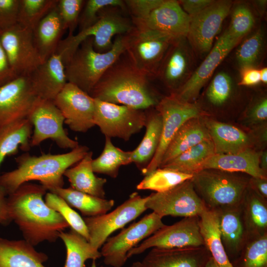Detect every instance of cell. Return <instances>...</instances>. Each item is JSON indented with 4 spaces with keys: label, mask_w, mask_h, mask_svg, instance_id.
I'll list each match as a JSON object with an SVG mask.
<instances>
[{
    "label": "cell",
    "mask_w": 267,
    "mask_h": 267,
    "mask_svg": "<svg viewBox=\"0 0 267 267\" xmlns=\"http://www.w3.org/2000/svg\"><path fill=\"white\" fill-rule=\"evenodd\" d=\"M46 189L41 184L25 182L8 195L10 219L18 225L24 240L33 246L54 242L69 226L64 218L43 199Z\"/></svg>",
    "instance_id": "obj_1"
},
{
    "label": "cell",
    "mask_w": 267,
    "mask_h": 267,
    "mask_svg": "<svg viewBox=\"0 0 267 267\" xmlns=\"http://www.w3.org/2000/svg\"><path fill=\"white\" fill-rule=\"evenodd\" d=\"M89 95L94 99L146 110L159 100L149 78L129 58L126 51L104 73Z\"/></svg>",
    "instance_id": "obj_2"
},
{
    "label": "cell",
    "mask_w": 267,
    "mask_h": 267,
    "mask_svg": "<svg viewBox=\"0 0 267 267\" xmlns=\"http://www.w3.org/2000/svg\"><path fill=\"white\" fill-rule=\"evenodd\" d=\"M89 151L87 146L79 145L63 154L35 156L24 153L15 158L17 165L15 169L0 175V184L7 195L32 180L39 181L49 191L63 187L65 171L79 162Z\"/></svg>",
    "instance_id": "obj_3"
},
{
    "label": "cell",
    "mask_w": 267,
    "mask_h": 267,
    "mask_svg": "<svg viewBox=\"0 0 267 267\" xmlns=\"http://www.w3.org/2000/svg\"><path fill=\"white\" fill-rule=\"evenodd\" d=\"M130 33L116 36L112 48L104 53L94 49L92 37L83 41L65 65L67 82L89 94L104 73L126 51Z\"/></svg>",
    "instance_id": "obj_4"
},
{
    "label": "cell",
    "mask_w": 267,
    "mask_h": 267,
    "mask_svg": "<svg viewBox=\"0 0 267 267\" xmlns=\"http://www.w3.org/2000/svg\"><path fill=\"white\" fill-rule=\"evenodd\" d=\"M126 11L118 6H109L100 10L99 19L91 27L79 31L74 35H68L61 40L56 53L62 57L65 65L70 59L82 42L89 37L93 38L94 49L98 52L109 50L113 44V38L126 34L134 27L130 17Z\"/></svg>",
    "instance_id": "obj_5"
},
{
    "label": "cell",
    "mask_w": 267,
    "mask_h": 267,
    "mask_svg": "<svg viewBox=\"0 0 267 267\" xmlns=\"http://www.w3.org/2000/svg\"><path fill=\"white\" fill-rule=\"evenodd\" d=\"M236 173L206 169L194 174L191 181L207 207L215 210L239 208L249 186L250 178Z\"/></svg>",
    "instance_id": "obj_6"
},
{
    "label": "cell",
    "mask_w": 267,
    "mask_h": 267,
    "mask_svg": "<svg viewBox=\"0 0 267 267\" xmlns=\"http://www.w3.org/2000/svg\"><path fill=\"white\" fill-rule=\"evenodd\" d=\"M130 36L126 50L129 58L149 79L156 78L160 65L177 37L135 26L130 32Z\"/></svg>",
    "instance_id": "obj_7"
},
{
    "label": "cell",
    "mask_w": 267,
    "mask_h": 267,
    "mask_svg": "<svg viewBox=\"0 0 267 267\" xmlns=\"http://www.w3.org/2000/svg\"><path fill=\"white\" fill-rule=\"evenodd\" d=\"M155 107L162 118L161 136L153 158L148 166L141 171L144 176L159 168L169 143L185 122L207 115L198 102L183 101L173 93L161 98Z\"/></svg>",
    "instance_id": "obj_8"
},
{
    "label": "cell",
    "mask_w": 267,
    "mask_h": 267,
    "mask_svg": "<svg viewBox=\"0 0 267 267\" xmlns=\"http://www.w3.org/2000/svg\"><path fill=\"white\" fill-rule=\"evenodd\" d=\"M95 99L93 121L105 136L128 141L145 126V111Z\"/></svg>",
    "instance_id": "obj_9"
},
{
    "label": "cell",
    "mask_w": 267,
    "mask_h": 267,
    "mask_svg": "<svg viewBox=\"0 0 267 267\" xmlns=\"http://www.w3.org/2000/svg\"><path fill=\"white\" fill-rule=\"evenodd\" d=\"M162 219L152 212L124 228L116 235L108 238L100 251L104 263L111 267H123L132 249L165 225Z\"/></svg>",
    "instance_id": "obj_10"
},
{
    "label": "cell",
    "mask_w": 267,
    "mask_h": 267,
    "mask_svg": "<svg viewBox=\"0 0 267 267\" xmlns=\"http://www.w3.org/2000/svg\"><path fill=\"white\" fill-rule=\"evenodd\" d=\"M233 2L229 0H214L201 12L190 17L186 38L197 58L203 59L211 51Z\"/></svg>",
    "instance_id": "obj_11"
},
{
    "label": "cell",
    "mask_w": 267,
    "mask_h": 267,
    "mask_svg": "<svg viewBox=\"0 0 267 267\" xmlns=\"http://www.w3.org/2000/svg\"><path fill=\"white\" fill-rule=\"evenodd\" d=\"M147 199V196L142 197L137 192H134L112 212L84 218L90 245L98 250L113 232L122 228L147 210L145 206Z\"/></svg>",
    "instance_id": "obj_12"
},
{
    "label": "cell",
    "mask_w": 267,
    "mask_h": 267,
    "mask_svg": "<svg viewBox=\"0 0 267 267\" xmlns=\"http://www.w3.org/2000/svg\"><path fill=\"white\" fill-rule=\"evenodd\" d=\"M162 218L165 216H199L207 207L196 192L191 179L164 192L153 193L145 204Z\"/></svg>",
    "instance_id": "obj_13"
},
{
    "label": "cell",
    "mask_w": 267,
    "mask_h": 267,
    "mask_svg": "<svg viewBox=\"0 0 267 267\" xmlns=\"http://www.w3.org/2000/svg\"><path fill=\"white\" fill-rule=\"evenodd\" d=\"M199 219V216L186 217L172 225H165L132 249L128 252L127 258L140 254L153 248L170 249L204 246Z\"/></svg>",
    "instance_id": "obj_14"
},
{
    "label": "cell",
    "mask_w": 267,
    "mask_h": 267,
    "mask_svg": "<svg viewBox=\"0 0 267 267\" xmlns=\"http://www.w3.org/2000/svg\"><path fill=\"white\" fill-rule=\"evenodd\" d=\"M27 118L34 128L31 147L38 146L48 139L62 149L72 150L79 145L67 135L63 128L64 118L53 101L40 99Z\"/></svg>",
    "instance_id": "obj_15"
},
{
    "label": "cell",
    "mask_w": 267,
    "mask_h": 267,
    "mask_svg": "<svg viewBox=\"0 0 267 267\" xmlns=\"http://www.w3.org/2000/svg\"><path fill=\"white\" fill-rule=\"evenodd\" d=\"M0 39L10 67L17 76L29 75L43 62L35 46L32 30L17 24L0 31Z\"/></svg>",
    "instance_id": "obj_16"
},
{
    "label": "cell",
    "mask_w": 267,
    "mask_h": 267,
    "mask_svg": "<svg viewBox=\"0 0 267 267\" xmlns=\"http://www.w3.org/2000/svg\"><path fill=\"white\" fill-rule=\"evenodd\" d=\"M29 75H19L0 86V129L27 118L38 100Z\"/></svg>",
    "instance_id": "obj_17"
},
{
    "label": "cell",
    "mask_w": 267,
    "mask_h": 267,
    "mask_svg": "<svg viewBox=\"0 0 267 267\" xmlns=\"http://www.w3.org/2000/svg\"><path fill=\"white\" fill-rule=\"evenodd\" d=\"M196 56L186 37H177L167 50L156 78L173 93L191 77L196 69Z\"/></svg>",
    "instance_id": "obj_18"
},
{
    "label": "cell",
    "mask_w": 267,
    "mask_h": 267,
    "mask_svg": "<svg viewBox=\"0 0 267 267\" xmlns=\"http://www.w3.org/2000/svg\"><path fill=\"white\" fill-rule=\"evenodd\" d=\"M53 102L72 131L84 133L95 126V99L75 85L67 82Z\"/></svg>",
    "instance_id": "obj_19"
},
{
    "label": "cell",
    "mask_w": 267,
    "mask_h": 267,
    "mask_svg": "<svg viewBox=\"0 0 267 267\" xmlns=\"http://www.w3.org/2000/svg\"><path fill=\"white\" fill-rule=\"evenodd\" d=\"M239 43L232 39L225 30L189 80L173 94L183 101L195 102L202 89L211 79L218 66Z\"/></svg>",
    "instance_id": "obj_20"
},
{
    "label": "cell",
    "mask_w": 267,
    "mask_h": 267,
    "mask_svg": "<svg viewBox=\"0 0 267 267\" xmlns=\"http://www.w3.org/2000/svg\"><path fill=\"white\" fill-rule=\"evenodd\" d=\"M191 17L182 9L178 0H163L146 20L134 25L135 27L159 31L177 37H186Z\"/></svg>",
    "instance_id": "obj_21"
},
{
    "label": "cell",
    "mask_w": 267,
    "mask_h": 267,
    "mask_svg": "<svg viewBox=\"0 0 267 267\" xmlns=\"http://www.w3.org/2000/svg\"><path fill=\"white\" fill-rule=\"evenodd\" d=\"M32 88L40 99L52 100L68 82L61 56L55 53L30 75Z\"/></svg>",
    "instance_id": "obj_22"
},
{
    "label": "cell",
    "mask_w": 267,
    "mask_h": 267,
    "mask_svg": "<svg viewBox=\"0 0 267 267\" xmlns=\"http://www.w3.org/2000/svg\"><path fill=\"white\" fill-rule=\"evenodd\" d=\"M211 255L206 247L153 248L141 262L143 267H204Z\"/></svg>",
    "instance_id": "obj_23"
},
{
    "label": "cell",
    "mask_w": 267,
    "mask_h": 267,
    "mask_svg": "<svg viewBox=\"0 0 267 267\" xmlns=\"http://www.w3.org/2000/svg\"><path fill=\"white\" fill-rule=\"evenodd\" d=\"M260 154L252 148L235 154H214L204 162L201 171L215 169L243 173L252 178H267L266 172L260 166Z\"/></svg>",
    "instance_id": "obj_24"
},
{
    "label": "cell",
    "mask_w": 267,
    "mask_h": 267,
    "mask_svg": "<svg viewBox=\"0 0 267 267\" xmlns=\"http://www.w3.org/2000/svg\"><path fill=\"white\" fill-rule=\"evenodd\" d=\"M215 154H235L251 148V137L242 130L230 124L203 117Z\"/></svg>",
    "instance_id": "obj_25"
},
{
    "label": "cell",
    "mask_w": 267,
    "mask_h": 267,
    "mask_svg": "<svg viewBox=\"0 0 267 267\" xmlns=\"http://www.w3.org/2000/svg\"><path fill=\"white\" fill-rule=\"evenodd\" d=\"M203 117L190 119L180 127L167 148L159 168L190 148L211 139Z\"/></svg>",
    "instance_id": "obj_26"
},
{
    "label": "cell",
    "mask_w": 267,
    "mask_h": 267,
    "mask_svg": "<svg viewBox=\"0 0 267 267\" xmlns=\"http://www.w3.org/2000/svg\"><path fill=\"white\" fill-rule=\"evenodd\" d=\"M47 259L25 240L0 238V267H45Z\"/></svg>",
    "instance_id": "obj_27"
},
{
    "label": "cell",
    "mask_w": 267,
    "mask_h": 267,
    "mask_svg": "<svg viewBox=\"0 0 267 267\" xmlns=\"http://www.w3.org/2000/svg\"><path fill=\"white\" fill-rule=\"evenodd\" d=\"M64 31L56 6L33 30L34 42L43 62L56 52Z\"/></svg>",
    "instance_id": "obj_28"
},
{
    "label": "cell",
    "mask_w": 267,
    "mask_h": 267,
    "mask_svg": "<svg viewBox=\"0 0 267 267\" xmlns=\"http://www.w3.org/2000/svg\"><path fill=\"white\" fill-rule=\"evenodd\" d=\"M92 160V152L89 151L76 165L67 169L64 176L68 178L72 188L105 198L104 186L107 179L94 175L91 165Z\"/></svg>",
    "instance_id": "obj_29"
},
{
    "label": "cell",
    "mask_w": 267,
    "mask_h": 267,
    "mask_svg": "<svg viewBox=\"0 0 267 267\" xmlns=\"http://www.w3.org/2000/svg\"><path fill=\"white\" fill-rule=\"evenodd\" d=\"M200 231L204 246L219 267H234L223 245L217 210L206 207L199 216Z\"/></svg>",
    "instance_id": "obj_30"
},
{
    "label": "cell",
    "mask_w": 267,
    "mask_h": 267,
    "mask_svg": "<svg viewBox=\"0 0 267 267\" xmlns=\"http://www.w3.org/2000/svg\"><path fill=\"white\" fill-rule=\"evenodd\" d=\"M145 110L146 115V132L138 146L132 151V161L141 171L145 168L153 158L158 148L162 129V118L155 109Z\"/></svg>",
    "instance_id": "obj_31"
},
{
    "label": "cell",
    "mask_w": 267,
    "mask_h": 267,
    "mask_svg": "<svg viewBox=\"0 0 267 267\" xmlns=\"http://www.w3.org/2000/svg\"><path fill=\"white\" fill-rule=\"evenodd\" d=\"M240 209L241 207L217 210L222 241L228 257L237 255L242 247L245 230Z\"/></svg>",
    "instance_id": "obj_32"
},
{
    "label": "cell",
    "mask_w": 267,
    "mask_h": 267,
    "mask_svg": "<svg viewBox=\"0 0 267 267\" xmlns=\"http://www.w3.org/2000/svg\"><path fill=\"white\" fill-rule=\"evenodd\" d=\"M33 125L28 119L15 122L0 129V167L4 159L16 154L19 149L31 148Z\"/></svg>",
    "instance_id": "obj_33"
},
{
    "label": "cell",
    "mask_w": 267,
    "mask_h": 267,
    "mask_svg": "<svg viewBox=\"0 0 267 267\" xmlns=\"http://www.w3.org/2000/svg\"><path fill=\"white\" fill-rule=\"evenodd\" d=\"M49 192L64 199L69 206L79 210L87 217H95L107 213L115 204L113 199H106L76 190L71 187H58Z\"/></svg>",
    "instance_id": "obj_34"
},
{
    "label": "cell",
    "mask_w": 267,
    "mask_h": 267,
    "mask_svg": "<svg viewBox=\"0 0 267 267\" xmlns=\"http://www.w3.org/2000/svg\"><path fill=\"white\" fill-rule=\"evenodd\" d=\"M58 237L62 239L66 249L64 267H85L87 260H96L101 257L98 250L93 248L84 237L72 229L68 232L61 231Z\"/></svg>",
    "instance_id": "obj_35"
},
{
    "label": "cell",
    "mask_w": 267,
    "mask_h": 267,
    "mask_svg": "<svg viewBox=\"0 0 267 267\" xmlns=\"http://www.w3.org/2000/svg\"><path fill=\"white\" fill-rule=\"evenodd\" d=\"M244 207V226L252 237L266 233L267 228V206L265 199L249 186L242 205Z\"/></svg>",
    "instance_id": "obj_36"
},
{
    "label": "cell",
    "mask_w": 267,
    "mask_h": 267,
    "mask_svg": "<svg viewBox=\"0 0 267 267\" xmlns=\"http://www.w3.org/2000/svg\"><path fill=\"white\" fill-rule=\"evenodd\" d=\"M235 47L234 60L240 70L247 68H257L264 57L265 37L261 27L252 32Z\"/></svg>",
    "instance_id": "obj_37"
},
{
    "label": "cell",
    "mask_w": 267,
    "mask_h": 267,
    "mask_svg": "<svg viewBox=\"0 0 267 267\" xmlns=\"http://www.w3.org/2000/svg\"><path fill=\"white\" fill-rule=\"evenodd\" d=\"M214 154V145L210 139L187 150L161 168L194 175L201 171L204 162Z\"/></svg>",
    "instance_id": "obj_38"
},
{
    "label": "cell",
    "mask_w": 267,
    "mask_h": 267,
    "mask_svg": "<svg viewBox=\"0 0 267 267\" xmlns=\"http://www.w3.org/2000/svg\"><path fill=\"white\" fill-rule=\"evenodd\" d=\"M132 151H125L115 146L111 138L105 136V145L101 154L92 161L94 173L117 177L120 168L132 163Z\"/></svg>",
    "instance_id": "obj_39"
},
{
    "label": "cell",
    "mask_w": 267,
    "mask_h": 267,
    "mask_svg": "<svg viewBox=\"0 0 267 267\" xmlns=\"http://www.w3.org/2000/svg\"><path fill=\"white\" fill-rule=\"evenodd\" d=\"M236 83L232 76L225 71L213 75L204 93L207 103L214 108L225 106L235 94Z\"/></svg>",
    "instance_id": "obj_40"
},
{
    "label": "cell",
    "mask_w": 267,
    "mask_h": 267,
    "mask_svg": "<svg viewBox=\"0 0 267 267\" xmlns=\"http://www.w3.org/2000/svg\"><path fill=\"white\" fill-rule=\"evenodd\" d=\"M230 13V22L225 30L232 39L240 43L254 29L256 14L250 2L242 1L233 2Z\"/></svg>",
    "instance_id": "obj_41"
},
{
    "label": "cell",
    "mask_w": 267,
    "mask_h": 267,
    "mask_svg": "<svg viewBox=\"0 0 267 267\" xmlns=\"http://www.w3.org/2000/svg\"><path fill=\"white\" fill-rule=\"evenodd\" d=\"M193 175L159 168L145 176L137 185L138 190H151L156 192L167 191L183 182L191 179Z\"/></svg>",
    "instance_id": "obj_42"
},
{
    "label": "cell",
    "mask_w": 267,
    "mask_h": 267,
    "mask_svg": "<svg viewBox=\"0 0 267 267\" xmlns=\"http://www.w3.org/2000/svg\"><path fill=\"white\" fill-rule=\"evenodd\" d=\"M57 2L58 0H20L18 24L33 31Z\"/></svg>",
    "instance_id": "obj_43"
},
{
    "label": "cell",
    "mask_w": 267,
    "mask_h": 267,
    "mask_svg": "<svg viewBox=\"0 0 267 267\" xmlns=\"http://www.w3.org/2000/svg\"><path fill=\"white\" fill-rule=\"evenodd\" d=\"M45 202L50 208L58 212L64 218L72 229L89 241V234L84 219L64 199L58 195L49 192L45 194Z\"/></svg>",
    "instance_id": "obj_44"
},
{
    "label": "cell",
    "mask_w": 267,
    "mask_h": 267,
    "mask_svg": "<svg viewBox=\"0 0 267 267\" xmlns=\"http://www.w3.org/2000/svg\"><path fill=\"white\" fill-rule=\"evenodd\" d=\"M234 267H267V234L254 237L244 249Z\"/></svg>",
    "instance_id": "obj_45"
},
{
    "label": "cell",
    "mask_w": 267,
    "mask_h": 267,
    "mask_svg": "<svg viewBox=\"0 0 267 267\" xmlns=\"http://www.w3.org/2000/svg\"><path fill=\"white\" fill-rule=\"evenodd\" d=\"M109 6L119 7L127 12L124 0H86L79 19V31L94 25L99 19L100 10Z\"/></svg>",
    "instance_id": "obj_46"
},
{
    "label": "cell",
    "mask_w": 267,
    "mask_h": 267,
    "mask_svg": "<svg viewBox=\"0 0 267 267\" xmlns=\"http://www.w3.org/2000/svg\"><path fill=\"white\" fill-rule=\"evenodd\" d=\"M85 1L84 0H58L56 7L64 30H69L68 35L74 34Z\"/></svg>",
    "instance_id": "obj_47"
},
{
    "label": "cell",
    "mask_w": 267,
    "mask_h": 267,
    "mask_svg": "<svg viewBox=\"0 0 267 267\" xmlns=\"http://www.w3.org/2000/svg\"><path fill=\"white\" fill-rule=\"evenodd\" d=\"M163 0H126V10L133 24L144 21Z\"/></svg>",
    "instance_id": "obj_48"
},
{
    "label": "cell",
    "mask_w": 267,
    "mask_h": 267,
    "mask_svg": "<svg viewBox=\"0 0 267 267\" xmlns=\"http://www.w3.org/2000/svg\"><path fill=\"white\" fill-rule=\"evenodd\" d=\"M20 0H0V31L18 24Z\"/></svg>",
    "instance_id": "obj_49"
},
{
    "label": "cell",
    "mask_w": 267,
    "mask_h": 267,
    "mask_svg": "<svg viewBox=\"0 0 267 267\" xmlns=\"http://www.w3.org/2000/svg\"><path fill=\"white\" fill-rule=\"evenodd\" d=\"M247 121L253 125H262L267 119V98L265 96L254 101L246 112Z\"/></svg>",
    "instance_id": "obj_50"
},
{
    "label": "cell",
    "mask_w": 267,
    "mask_h": 267,
    "mask_svg": "<svg viewBox=\"0 0 267 267\" xmlns=\"http://www.w3.org/2000/svg\"><path fill=\"white\" fill-rule=\"evenodd\" d=\"M215 0H178L182 9L192 17L201 12L211 4Z\"/></svg>",
    "instance_id": "obj_51"
},
{
    "label": "cell",
    "mask_w": 267,
    "mask_h": 267,
    "mask_svg": "<svg viewBox=\"0 0 267 267\" xmlns=\"http://www.w3.org/2000/svg\"><path fill=\"white\" fill-rule=\"evenodd\" d=\"M16 77L10 67L0 39V86Z\"/></svg>",
    "instance_id": "obj_52"
},
{
    "label": "cell",
    "mask_w": 267,
    "mask_h": 267,
    "mask_svg": "<svg viewBox=\"0 0 267 267\" xmlns=\"http://www.w3.org/2000/svg\"><path fill=\"white\" fill-rule=\"evenodd\" d=\"M240 79L238 86H254L261 83L260 69L247 68L240 70Z\"/></svg>",
    "instance_id": "obj_53"
},
{
    "label": "cell",
    "mask_w": 267,
    "mask_h": 267,
    "mask_svg": "<svg viewBox=\"0 0 267 267\" xmlns=\"http://www.w3.org/2000/svg\"><path fill=\"white\" fill-rule=\"evenodd\" d=\"M249 186L261 197L265 199L267 198V178L251 177L249 179Z\"/></svg>",
    "instance_id": "obj_54"
},
{
    "label": "cell",
    "mask_w": 267,
    "mask_h": 267,
    "mask_svg": "<svg viewBox=\"0 0 267 267\" xmlns=\"http://www.w3.org/2000/svg\"><path fill=\"white\" fill-rule=\"evenodd\" d=\"M6 195L0 184V224H7L11 221L8 212Z\"/></svg>",
    "instance_id": "obj_55"
},
{
    "label": "cell",
    "mask_w": 267,
    "mask_h": 267,
    "mask_svg": "<svg viewBox=\"0 0 267 267\" xmlns=\"http://www.w3.org/2000/svg\"><path fill=\"white\" fill-rule=\"evenodd\" d=\"M256 14L260 17L265 15L267 1L266 0H256L250 2Z\"/></svg>",
    "instance_id": "obj_56"
},
{
    "label": "cell",
    "mask_w": 267,
    "mask_h": 267,
    "mask_svg": "<svg viewBox=\"0 0 267 267\" xmlns=\"http://www.w3.org/2000/svg\"><path fill=\"white\" fill-rule=\"evenodd\" d=\"M260 166L263 170L266 172L267 170V151H264L261 152L260 156Z\"/></svg>",
    "instance_id": "obj_57"
},
{
    "label": "cell",
    "mask_w": 267,
    "mask_h": 267,
    "mask_svg": "<svg viewBox=\"0 0 267 267\" xmlns=\"http://www.w3.org/2000/svg\"><path fill=\"white\" fill-rule=\"evenodd\" d=\"M261 83L266 85L267 84V68L263 67L260 69Z\"/></svg>",
    "instance_id": "obj_58"
},
{
    "label": "cell",
    "mask_w": 267,
    "mask_h": 267,
    "mask_svg": "<svg viewBox=\"0 0 267 267\" xmlns=\"http://www.w3.org/2000/svg\"><path fill=\"white\" fill-rule=\"evenodd\" d=\"M204 267H219L216 263L214 261L211 256L210 257L206 262Z\"/></svg>",
    "instance_id": "obj_59"
},
{
    "label": "cell",
    "mask_w": 267,
    "mask_h": 267,
    "mask_svg": "<svg viewBox=\"0 0 267 267\" xmlns=\"http://www.w3.org/2000/svg\"><path fill=\"white\" fill-rule=\"evenodd\" d=\"M131 267H143L141 262H135L133 263Z\"/></svg>",
    "instance_id": "obj_60"
},
{
    "label": "cell",
    "mask_w": 267,
    "mask_h": 267,
    "mask_svg": "<svg viewBox=\"0 0 267 267\" xmlns=\"http://www.w3.org/2000/svg\"><path fill=\"white\" fill-rule=\"evenodd\" d=\"M90 267H97L96 265L95 260H92V262Z\"/></svg>",
    "instance_id": "obj_61"
}]
</instances>
